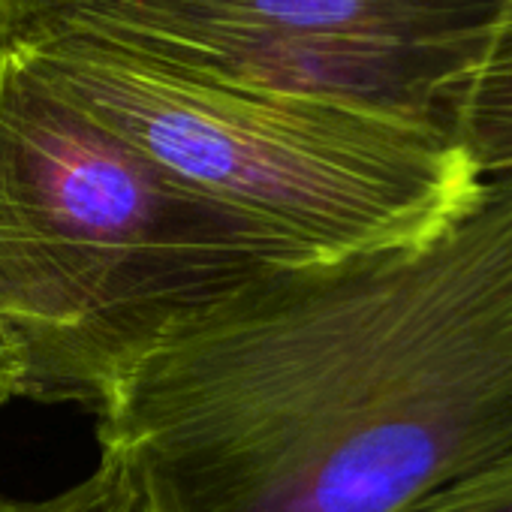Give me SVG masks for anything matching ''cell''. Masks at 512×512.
Masks as SVG:
<instances>
[{"mask_svg": "<svg viewBox=\"0 0 512 512\" xmlns=\"http://www.w3.org/2000/svg\"><path fill=\"white\" fill-rule=\"evenodd\" d=\"M0 512H145V503L130 470L118 458L100 452V461L88 476L49 497L25 500L0 494Z\"/></svg>", "mask_w": 512, "mask_h": 512, "instance_id": "cell-6", "label": "cell"}, {"mask_svg": "<svg viewBox=\"0 0 512 512\" xmlns=\"http://www.w3.org/2000/svg\"><path fill=\"white\" fill-rule=\"evenodd\" d=\"M16 398H25V362L16 341L0 326V410Z\"/></svg>", "mask_w": 512, "mask_h": 512, "instance_id": "cell-8", "label": "cell"}, {"mask_svg": "<svg viewBox=\"0 0 512 512\" xmlns=\"http://www.w3.org/2000/svg\"><path fill=\"white\" fill-rule=\"evenodd\" d=\"M0 49L299 263L428 238L482 184L434 124L202 79L76 40Z\"/></svg>", "mask_w": 512, "mask_h": 512, "instance_id": "cell-3", "label": "cell"}, {"mask_svg": "<svg viewBox=\"0 0 512 512\" xmlns=\"http://www.w3.org/2000/svg\"><path fill=\"white\" fill-rule=\"evenodd\" d=\"M500 7L503 0H19L0 46L76 40L449 133Z\"/></svg>", "mask_w": 512, "mask_h": 512, "instance_id": "cell-4", "label": "cell"}, {"mask_svg": "<svg viewBox=\"0 0 512 512\" xmlns=\"http://www.w3.org/2000/svg\"><path fill=\"white\" fill-rule=\"evenodd\" d=\"M449 136L482 178L512 172V0H503L488 40L458 91Z\"/></svg>", "mask_w": 512, "mask_h": 512, "instance_id": "cell-5", "label": "cell"}, {"mask_svg": "<svg viewBox=\"0 0 512 512\" xmlns=\"http://www.w3.org/2000/svg\"><path fill=\"white\" fill-rule=\"evenodd\" d=\"M293 256L0 49V326L25 398L97 410L178 317Z\"/></svg>", "mask_w": 512, "mask_h": 512, "instance_id": "cell-2", "label": "cell"}, {"mask_svg": "<svg viewBox=\"0 0 512 512\" xmlns=\"http://www.w3.org/2000/svg\"><path fill=\"white\" fill-rule=\"evenodd\" d=\"M16 7H19V0H0V37L7 34V28L16 16Z\"/></svg>", "mask_w": 512, "mask_h": 512, "instance_id": "cell-9", "label": "cell"}, {"mask_svg": "<svg viewBox=\"0 0 512 512\" xmlns=\"http://www.w3.org/2000/svg\"><path fill=\"white\" fill-rule=\"evenodd\" d=\"M145 512H401L512 449V172L440 232L278 263L97 404Z\"/></svg>", "mask_w": 512, "mask_h": 512, "instance_id": "cell-1", "label": "cell"}, {"mask_svg": "<svg viewBox=\"0 0 512 512\" xmlns=\"http://www.w3.org/2000/svg\"><path fill=\"white\" fill-rule=\"evenodd\" d=\"M401 512H512V449Z\"/></svg>", "mask_w": 512, "mask_h": 512, "instance_id": "cell-7", "label": "cell"}]
</instances>
